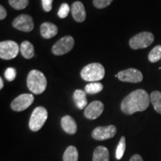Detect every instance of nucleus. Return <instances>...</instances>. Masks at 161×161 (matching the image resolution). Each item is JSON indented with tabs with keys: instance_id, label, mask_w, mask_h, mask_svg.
Wrapping results in <instances>:
<instances>
[{
	"instance_id": "27",
	"label": "nucleus",
	"mask_w": 161,
	"mask_h": 161,
	"mask_svg": "<svg viewBox=\"0 0 161 161\" xmlns=\"http://www.w3.org/2000/svg\"><path fill=\"white\" fill-rule=\"evenodd\" d=\"M16 75H17V72L14 68L9 67L5 70V77L8 81H13L15 79Z\"/></svg>"
},
{
	"instance_id": "30",
	"label": "nucleus",
	"mask_w": 161,
	"mask_h": 161,
	"mask_svg": "<svg viewBox=\"0 0 161 161\" xmlns=\"http://www.w3.org/2000/svg\"><path fill=\"white\" fill-rule=\"evenodd\" d=\"M129 161H143V160H142V158L140 154H136L131 157V158L130 159Z\"/></svg>"
},
{
	"instance_id": "8",
	"label": "nucleus",
	"mask_w": 161,
	"mask_h": 161,
	"mask_svg": "<svg viewBox=\"0 0 161 161\" xmlns=\"http://www.w3.org/2000/svg\"><path fill=\"white\" fill-rule=\"evenodd\" d=\"M34 100H35V97H34L33 94H21L12 101L11 108L14 111H23L31 105V104L34 102Z\"/></svg>"
},
{
	"instance_id": "12",
	"label": "nucleus",
	"mask_w": 161,
	"mask_h": 161,
	"mask_svg": "<svg viewBox=\"0 0 161 161\" xmlns=\"http://www.w3.org/2000/svg\"><path fill=\"white\" fill-rule=\"evenodd\" d=\"M104 110V104L100 101H93L86 107L84 116L88 119H96L99 117Z\"/></svg>"
},
{
	"instance_id": "26",
	"label": "nucleus",
	"mask_w": 161,
	"mask_h": 161,
	"mask_svg": "<svg viewBox=\"0 0 161 161\" xmlns=\"http://www.w3.org/2000/svg\"><path fill=\"white\" fill-rule=\"evenodd\" d=\"M113 0H93V5L96 8L102 9L109 6Z\"/></svg>"
},
{
	"instance_id": "7",
	"label": "nucleus",
	"mask_w": 161,
	"mask_h": 161,
	"mask_svg": "<svg viewBox=\"0 0 161 161\" xmlns=\"http://www.w3.org/2000/svg\"><path fill=\"white\" fill-rule=\"evenodd\" d=\"M75 44V40L71 36H65L60 38L52 46V52L55 55H63L71 51Z\"/></svg>"
},
{
	"instance_id": "25",
	"label": "nucleus",
	"mask_w": 161,
	"mask_h": 161,
	"mask_svg": "<svg viewBox=\"0 0 161 161\" xmlns=\"http://www.w3.org/2000/svg\"><path fill=\"white\" fill-rule=\"evenodd\" d=\"M69 11H70V8H69V5L66 3H63L61 5H60L59 11H58V15L60 18L64 19V18H66L67 17L68 14H69Z\"/></svg>"
},
{
	"instance_id": "15",
	"label": "nucleus",
	"mask_w": 161,
	"mask_h": 161,
	"mask_svg": "<svg viewBox=\"0 0 161 161\" xmlns=\"http://www.w3.org/2000/svg\"><path fill=\"white\" fill-rule=\"evenodd\" d=\"M58 27L52 23H43L40 25V33L45 39H51L57 35Z\"/></svg>"
},
{
	"instance_id": "18",
	"label": "nucleus",
	"mask_w": 161,
	"mask_h": 161,
	"mask_svg": "<svg viewBox=\"0 0 161 161\" xmlns=\"http://www.w3.org/2000/svg\"><path fill=\"white\" fill-rule=\"evenodd\" d=\"M21 55L26 59H31L35 55V48L29 41H23L19 46Z\"/></svg>"
},
{
	"instance_id": "14",
	"label": "nucleus",
	"mask_w": 161,
	"mask_h": 161,
	"mask_svg": "<svg viewBox=\"0 0 161 161\" xmlns=\"http://www.w3.org/2000/svg\"><path fill=\"white\" fill-rule=\"evenodd\" d=\"M60 123H61L62 128L67 134H74L77 131V125L72 116L69 115L64 116V117H62Z\"/></svg>"
},
{
	"instance_id": "23",
	"label": "nucleus",
	"mask_w": 161,
	"mask_h": 161,
	"mask_svg": "<svg viewBox=\"0 0 161 161\" xmlns=\"http://www.w3.org/2000/svg\"><path fill=\"white\" fill-rule=\"evenodd\" d=\"M125 148H126L125 137V136H122L117 147H116V158L117 160H120V159L122 158V157L124 155V153L125 152Z\"/></svg>"
},
{
	"instance_id": "5",
	"label": "nucleus",
	"mask_w": 161,
	"mask_h": 161,
	"mask_svg": "<svg viewBox=\"0 0 161 161\" xmlns=\"http://www.w3.org/2000/svg\"><path fill=\"white\" fill-rule=\"evenodd\" d=\"M154 40V35L151 32H141L130 38L129 45L133 49H144L152 45Z\"/></svg>"
},
{
	"instance_id": "2",
	"label": "nucleus",
	"mask_w": 161,
	"mask_h": 161,
	"mask_svg": "<svg viewBox=\"0 0 161 161\" xmlns=\"http://www.w3.org/2000/svg\"><path fill=\"white\" fill-rule=\"evenodd\" d=\"M47 80L43 72L33 69L29 72L27 77V86L32 93H43L46 89Z\"/></svg>"
},
{
	"instance_id": "9",
	"label": "nucleus",
	"mask_w": 161,
	"mask_h": 161,
	"mask_svg": "<svg viewBox=\"0 0 161 161\" xmlns=\"http://www.w3.org/2000/svg\"><path fill=\"white\" fill-rule=\"evenodd\" d=\"M121 81L129 82V83H139L143 79V75L140 70L130 68L123 71H120L116 75Z\"/></svg>"
},
{
	"instance_id": "1",
	"label": "nucleus",
	"mask_w": 161,
	"mask_h": 161,
	"mask_svg": "<svg viewBox=\"0 0 161 161\" xmlns=\"http://www.w3.org/2000/svg\"><path fill=\"white\" fill-rule=\"evenodd\" d=\"M150 96L146 90H136L128 94L121 103V110L124 114L131 115L136 112L144 111L150 104Z\"/></svg>"
},
{
	"instance_id": "4",
	"label": "nucleus",
	"mask_w": 161,
	"mask_h": 161,
	"mask_svg": "<svg viewBox=\"0 0 161 161\" xmlns=\"http://www.w3.org/2000/svg\"><path fill=\"white\" fill-rule=\"evenodd\" d=\"M48 118V111L43 107H37L32 112L29 119V128L32 131L41 129Z\"/></svg>"
},
{
	"instance_id": "16",
	"label": "nucleus",
	"mask_w": 161,
	"mask_h": 161,
	"mask_svg": "<svg viewBox=\"0 0 161 161\" xmlns=\"http://www.w3.org/2000/svg\"><path fill=\"white\" fill-rule=\"evenodd\" d=\"M109 151L104 146H98L93 152L92 161H109Z\"/></svg>"
},
{
	"instance_id": "11",
	"label": "nucleus",
	"mask_w": 161,
	"mask_h": 161,
	"mask_svg": "<svg viewBox=\"0 0 161 161\" xmlns=\"http://www.w3.org/2000/svg\"><path fill=\"white\" fill-rule=\"evenodd\" d=\"M13 26L19 31L30 32L34 29L33 19L29 14H21L14 20Z\"/></svg>"
},
{
	"instance_id": "24",
	"label": "nucleus",
	"mask_w": 161,
	"mask_h": 161,
	"mask_svg": "<svg viewBox=\"0 0 161 161\" xmlns=\"http://www.w3.org/2000/svg\"><path fill=\"white\" fill-rule=\"evenodd\" d=\"M10 5L16 10H23L29 5V0H8Z\"/></svg>"
},
{
	"instance_id": "3",
	"label": "nucleus",
	"mask_w": 161,
	"mask_h": 161,
	"mask_svg": "<svg viewBox=\"0 0 161 161\" xmlns=\"http://www.w3.org/2000/svg\"><path fill=\"white\" fill-rule=\"evenodd\" d=\"M105 75L104 66L99 63H92L82 69L80 76L86 81H98L102 80Z\"/></svg>"
},
{
	"instance_id": "20",
	"label": "nucleus",
	"mask_w": 161,
	"mask_h": 161,
	"mask_svg": "<svg viewBox=\"0 0 161 161\" xmlns=\"http://www.w3.org/2000/svg\"><path fill=\"white\" fill-rule=\"evenodd\" d=\"M150 100L154 106V110L161 114V92H152L150 95Z\"/></svg>"
},
{
	"instance_id": "19",
	"label": "nucleus",
	"mask_w": 161,
	"mask_h": 161,
	"mask_svg": "<svg viewBox=\"0 0 161 161\" xmlns=\"http://www.w3.org/2000/svg\"><path fill=\"white\" fill-rule=\"evenodd\" d=\"M78 152L75 146H70L64 152L63 156L64 161H78Z\"/></svg>"
},
{
	"instance_id": "13",
	"label": "nucleus",
	"mask_w": 161,
	"mask_h": 161,
	"mask_svg": "<svg viewBox=\"0 0 161 161\" xmlns=\"http://www.w3.org/2000/svg\"><path fill=\"white\" fill-rule=\"evenodd\" d=\"M71 12L73 19L78 23H82L85 20L86 11L83 3L80 2H75L72 5Z\"/></svg>"
},
{
	"instance_id": "31",
	"label": "nucleus",
	"mask_w": 161,
	"mask_h": 161,
	"mask_svg": "<svg viewBox=\"0 0 161 161\" xmlns=\"http://www.w3.org/2000/svg\"><path fill=\"white\" fill-rule=\"evenodd\" d=\"M4 86V82L3 78H0V89H3Z\"/></svg>"
},
{
	"instance_id": "28",
	"label": "nucleus",
	"mask_w": 161,
	"mask_h": 161,
	"mask_svg": "<svg viewBox=\"0 0 161 161\" xmlns=\"http://www.w3.org/2000/svg\"><path fill=\"white\" fill-rule=\"evenodd\" d=\"M52 3L53 0H42L43 10L46 12H49L52 8Z\"/></svg>"
},
{
	"instance_id": "10",
	"label": "nucleus",
	"mask_w": 161,
	"mask_h": 161,
	"mask_svg": "<svg viewBox=\"0 0 161 161\" xmlns=\"http://www.w3.org/2000/svg\"><path fill=\"white\" fill-rule=\"evenodd\" d=\"M116 134V128L113 125L98 126L92 130V136L96 140H105L113 138Z\"/></svg>"
},
{
	"instance_id": "6",
	"label": "nucleus",
	"mask_w": 161,
	"mask_h": 161,
	"mask_svg": "<svg viewBox=\"0 0 161 161\" xmlns=\"http://www.w3.org/2000/svg\"><path fill=\"white\" fill-rule=\"evenodd\" d=\"M19 52V46L14 41L5 40L0 43V58L2 59H13L17 57Z\"/></svg>"
},
{
	"instance_id": "21",
	"label": "nucleus",
	"mask_w": 161,
	"mask_h": 161,
	"mask_svg": "<svg viewBox=\"0 0 161 161\" xmlns=\"http://www.w3.org/2000/svg\"><path fill=\"white\" fill-rule=\"evenodd\" d=\"M103 90V85L99 82H91L85 86V92L89 94H96Z\"/></svg>"
},
{
	"instance_id": "29",
	"label": "nucleus",
	"mask_w": 161,
	"mask_h": 161,
	"mask_svg": "<svg viewBox=\"0 0 161 161\" xmlns=\"http://www.w3.org/2000/svg\"><path fill=\"white\" fill-rule=\"evenodd\" d=\"M7 16V11L3 5L0 6V19L3 20Z\"/></svg>"
},
{
	"instance_id": "22",
	"label": "nucleus",
	"mask_w": 161,
	"mask_h": 161,
	"mask_svg": "<svg viewBox=\"0 0 161 161\" xmlns=\"http://www.w3.org/2000/svg\"><path fill=\"white\" fill-rule=\"evenodd\" d=\"M161 59V46H156L148 54V60L152 63H156Z\"/></svg>"
},
{
	"instance_id": "17",
	"label": "nucleus",
	"mask_w": 161,
	"mask_h": 161,
	"mask_svg": "<svg viewBox=\"0 0 161 161\" xmlns=\"http://www.w3.org/2000/svg\"><path fill=\"white\" fill-rule=\"evenodd\" d=\"M73 99L78 108L80 110L86 108V104H87V100H86L85 91L81 90H76L74 92Z\"/></svg>"
}]
</instances>
